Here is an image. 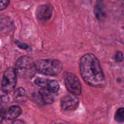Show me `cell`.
Segmentation results:
<instances>
[{"label": "cell", "mask_w": 124, "mask_h": 124, "mask_svg": "<svg viewBox=\"0 0 124 124\" xmlns=\"http://www.w3.org/2000/svg\"><path fill=\"white\" fill-rule=\"evenodd\" d=\"M79 69L82 79L88 85L94 87H104L105 85V75L94 54H84L80 60Z\"/></svg>", "instance_id": "1"}, {"label": "cell", "mask_w": 124, "mask_h": 124, "mask_svg": "<svg viewBox=\"0 0 124 124\" xmlns=\"http://www.w3.org/2000/svg\"><path fill=\"white\" fill-rule=\"evenodd\" d=\"M14 69L17 76L23 78H31L36 72L35 63L27 56L20 57L17 60Z\"/></svg>", "instance_id": "2"}, {"label": "cell", "mask_w": 124, "mask_h": 124, "mask_svg": "<svg viewBox=\"0 0 124 124\" xmlns=\"http://www.w3.org/2000/svg\"><path fill=\"white\" fill-rule=\"evenodd\" d=\"M35 65L37 72L47 76H57L62 70L61 62L56 59H41Z\"/></svg>", "instance_id": "3"}, {"label": "cell", "mask_w": 124, "mask_h": 124, "mask_svg": "<svg viewBox=\"0 0 124 124\" xmlns=\"http://www.w3.org/2000/svg\"><path fill=\"white\" fill-rule=\"evenodd\" d=\"M17 82V75L13 68H8L4 72L1 84L2 92L10 93L14 90Z\"/></svg>", "instance_id": "4"}, {"label": "cell", "mask_w": 124, "mask_h": 124, "mask_svg": "<svg viewBox=\"0 0 124 124\" xmlns=\"http://www.w3.org/2000/svg\"><path fill=\"white\" fill-rule=\"evenodd\" d=\"M64 81L67 89L75 96L80 95L82 92V86L78 78L70 72H65Z\"/></svg>", "instance_id": "5"}, {"label": "cell", "mask_w": 124, "mask_h": 124, "mask_svg": "<svg viewBox=\"0 0 124 124\" xmlns=\"http://www.w3.org/2000/svg\"><path fill=\"white\" fill-rule=\"evenodd\" d=\"M53 13V7L50 4H42L37 7L36 16L38 20L44 23L49 20Z\"/></svg>", "instance_id": "6"}, {"label": "cell", "mask_w": 124, "mask_h": 124, "mask_svg": "<svg viewBox=\"0 0 124 124\" xmlns=\"http://www.w3.org/2000/svg\"><path fill=\"white\" fill-rule=\"evenodd\" d=\"M79 105V100L72 95H65L61 102V106L63 111H72L77 109Z\"/></svg>", "instance_id": "7"}, {"label": "cell", "mask_w": 124, "mask_h": 124, "mask_svg": "<svg viewBox=\"0 0 124 124\" xmlns=\"http://www.w3.org/2000/svg\"><path fill=\"white\" fill-rule=\"evenodd\" d=\"M39 93L43 102L46 104H52L55 100L56 96V93L50 92L46 87L40 89Z\"/></svg>", "instance_id": "8"}, {"label": "cell", "mask_w": 124, "mask_h": 124, "mask_svg": "<svg viewBox=\"0 0 124 124\" xmlns=\"http://www.w3.org/2000/svg\"><path fill=\"white\" fill-rule=\"evenodd\" d=\"M22 113V109L17 105H13L5 111L4 119L7 120H13L17 118Z\"/></svg>", "instance_id": "9"}, {"label": "cell", "mask_w": 124, "mask_h": 124, "mask_svg": "<svg viewBox=\"0 0 124 124\" xmlns=\"http://www.w3.org/2000/svg\"><path fill=\"white\" fill-rule=\"evenodd\" d=\"M94 12L96 16L99 20H102L105 18L106 13L103 0H96Z\"/></svg>", "instance_id": "10"}, {"label": "cell", "mask_w": 124, "mask_h": 124, "mask_svg": "<svg viewBox=\"0 0 124 124\" xmlns=\"http://www.w3.org/2000/svg\"><path fill=\"white\" fill-rule=\"evenodd\" d=\"M13 98L17 102H24L27 99L26 91L22 87L16 88L13 93Z\"/></svg>", "instance_id": "11"}, {"label": "cell", "mask_w": 124, "mask_h": 124, "mask_svg": "<svg viewBox=\"0 0 124 124\" xmlns=\"http://www.w3.org/2000/svg\"><path fill=\"white\" fill-rule=\"evenodd\" d=\"M46 88L53 93H57L59 89V84L56 80H48V84Z\"/></svg>", "instance_id": "12"}, {"label": "cell", "mask_w": 124, "mask_h": 124, "mask_svg": "<svg viewBox=\"0 0 124 124\" xmlns=\"http://www.w3.org/2000/svg\"><path fill=\"white\" fill-rule=\"evenodd\" d=\"M115 119L119 123L124 122V108H120L115 113Z\"/></svg>", "instance_id": "13"}, {"label": "cell", "mask_w": 124, "mask_h": 124, "mask_svg": "<svg viewBox=\"0 0 124 124\" xmlns=\"http://www.w3.org/2000/svg\"><path fill=\"white\" fill-rule=\"evenodd\" d=\"M48 80L49 79H46L44 78H36L35 80V84L37 85L40 86L42 88H44L46 87L47 85V84H48Z\"/></svg>", "instance_id": "14"}, {"label": "cell", "mask_w": 124, "mask_h": 124, "mask_svg": "<svg viewBox=\"0 0 124 124\" xmlns=\"http://www.w3.org/2000/svg\"><path fill=\"white\" fill-rule=\"evenodd\" d=\"M124 60V55L123 53L121 52H117L115 54V61L117 62H122Z\"/></svg>", "instance_id": "15"}, {"label": "cell", "mask_w": 124, "mask_h": 124, "mask_svg": "<svg viewBox=\"0 0 124 124\" xmlns=\"http://www.w3.org/2000/svg\"><path fill=\"white\" fill-rule=\"evenodd\" d=\"M10 0H0V10L5 9L8 6Z\"/></svg>", "instance_id": "16"}, {"label": "cell", "mask_w": 124, "mask_h": 124, "mask_svg": "<svg viewBox=\"0 0 124 124\" xmlns=\"http://www.w3.org/2000/svg\"><path fill=\"white\" fill-rule=\"evenodd\" d=\"M5 109L4 108L2 104H0V124L2 123V121L4 119V114H5Z\"/></svg>", "instance_id": "17"}, {"label": "cell", "mask_w": 124, "mask_h": 124, "mask_svg": "<svg viewBox=\"0 0 124 124\" xmlns=\"http://www.w3.org/2000/svg\"><path fill=\"white\" fill-rule=\"evenodd\" d=\"M16 44L21 48H23V49H27L28 48L29 46H27V44L24 43H22V42H19V41H16Z\"/></svg>", "instance_id": "18"}, {"label": "cell", "mask_w": 124, "mask_h": 124, "mask_svg": "<svg viewBox=\"0 0 124 124\" xmlns=\"http://www.w3.org/2000/svg\"><path fill=\"white\" fill-rule=\"evenodd\" d=\"M12 124H25L23 121H21V120H16V121H15L14 122L12 123Z\"/></svg>", "instance_id": "19"}]
</instances>
